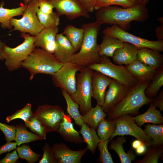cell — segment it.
<instances>
[{
    "instance_id": "db71d44e",
    "label": "cell",
    "mask_w": 163,
    "mask_h": 163,
    "mask_svg": "<svg viewBox=\"0 0 163 163\" xmlns=\"http://www.w3.org/2000/svg\"><path fill=\"white\" fill-rule=\"evenodd\" d=\"M5 43L2 41L0 39V53L5 44Z\"/></svg>"
},
{
    "instance_id": "9a60e30c",
    "label": "cell",
    "mask_w": 163,
    "mask_h": 163,
    "mask_svg": "<svg viewBox=\"0 0 163 163\" xmlns=\"http://www.w3.org/2000/svg\"><path fill=\"white\" fill-rule=\"evenodd\" d=\"M54 156L57 163H80L82 158L86 152V148L72 150L62 143L55 144L52 146Z\"/></svg>"
},
{
    "instance_id": "7bdbcfd3",
    "label": "cell",
    "mask_w": 163,
    "mask_h": 163,
    "mask_svg": "<svg viewBox=\"0 0 163 163\" xmlns=\"http://www.w3.org/2000/svg\"><path fill=\"white\" fill-rule=\"evenodd\" d=\"M0 130L4 134L6 142H11L14 140L16 126L9 125L0 122Z\"/></svg>"
},
{
    "instance_id": "7dc6e473",
    "label": "cell",
    "mask_w": 163,
    "mask_h": 163,
    "mask_svg": "<svg viewBox=\"0 0 163 163\" xmlns=\"http://www.w3.org/2000/svg\"><path fill=\"white\" fill-rule=\"evenodd\" d=\"M155 98L153 101L156 107L159 109L160 111H163V91L158 93Z\"/></svg>"
},
{
    "instance_id": "83f0119b",
    "label": "cell",
    "mask_w": 163,
    "mask_h": 163,
    "mask_svg": "<svg viewBox=\"0 0 163 163\" xmlns=\"http://www.w3.org/2000/svg\"><path fill=\"white\" fill-rule=\"evenodd\" d=\"M82 116L84 123L96 129L100 122L107 116V113L103 111L101 106L97 104Z\"/></svg>"
},
{
    "instance_id": "4316f807",
    "label": "cell",
    "mask_w": 163,
    "mask_h": 163,
    "mask_svg": "<svg viewBox=\"0 0 163 163\" xmlns=\"http://www.w3.org/2000/svg\"><path fill=\"white\" fill-rule=\"evenodd\" d=\"M24 5L20 7L11 9L4 8L3 4L0 6V25L4 29L11 30L12 27L10 24L11 19L14 17L22 15L27 6Z\"/></svg>"
},
{
    "instance_id": "9c48e42d",
    "label": "cell",
    "mask_w": 163,
    "mask_h": 163,
    "mask_svg": "<svg viewBox=\"0 0 163 163\" xmlns=\"http://www.w3.org/2000/svg\"><path fill=\"white\" fill-rule=\"evenodd\" d=\"M104 35L117 38L123 42L129 43L138 49L148 48L163 51V40L153 41L136 36L127 32L116 25L108 26L102 31Z\"/></svg>"
},
{
    "instance_id": "2e32d148",
    "label": "cell",
    "mask_w": 163,
    "mask_h": 163,
    "mask_svg": "<svg viewBox=\"0 0 163 163\" xmlns=\"http://www.w3.org/2000/svg\"><path fill=\"white\" fill-rule=\"evenodd\" d=\"M112 80L110 78L97 71L92 73L91 86L92 97L98 105L101 106L104 103L106 89Z\"/></svg>"
},
{
    "instance_id": "f1b7e54d",
    "label": "cell",
    "mask_w": 163,
    "mask_h": 163,
    "mask_svg": "<svg viewBox=\"0 0 163 163\" xmlns=\"http://www.w3.org/2000/svg\"><path fill=\"white\" fill-rule=\"evenodd\" d=\"M81 127L80 133L82 137L84 142L87 144L86 148L93 154L95 152L98 144L101 141L95 129L85 123Z\"/></svg>"
},
{
    "instance_id": "ab89813d",
    "label": "cell",
    "mask_w": 163,
    "mask_h": 163,
    "mask_svg": "<svg viewBox=\"0 0 163 163\" xmlns=\"http://www.w3.org/2000/svg\"><path fill=\"white\" fill-rule=\"evenodd\" d=\"M33 113L31 109V104L28 103L21 109L7 116L6 120L8 123L17 119H22L25 122L33 116Z\"/></svg>"
},
{
    "instance_id": "f35d334b",
    "label": "cell",
    "mask_w": 163,
    "mask_h": 163,
    "mask_svg": "<svg viewBox=\"0 0 163 163\" xmlns=\"http://www.w3.org/2000/svg\"><path fill=\"white\" fill-rule=\"evenodd\" d=\"M24 122L25 126L28 127L33 133L42 137L44 140L46 139L47 132L38 119L33 116Z\"/></svg>"
},
{
    "instance_id": "8d00e7d4",
    "label": "cell",
    "mask_w": 163,
    "mask_h": 163,
    "mask_svg": "<svg viewBox=\"0 0 163 163\" xmlns=\"http://www.w3.org/2000/svg\"><path fill=\"white\" fill-rule=\"evenodd\" d=\"M16 150L19 158L26 160L29 163H35L41 156V154L33 151L27 145L18 146Z\"/></svg>"
},
{
    "instance_id": "5bb4252c",
    "label": "cell",
    "mask_w": 163,
    "mask_h": 163,
    "mask_svg": "<svg viewBox=\"0 0 163 163\" xmlns=\"http://www.w3.org/2000/svg\"><path fill=\"white\" fill-rule=\"evenodd\" d=\"M130 88L112 79L106 91L104 101L101 106L103 111L107 113L125 97Z\"/></svg>"
},
{
    "instance_id": "7a4b0ae2",
    "label": "cell",
    "mask_w": 163,
    "mask_h": 163,
    "mask_svg": "<svg viewBox=\"0 0 163 163\" xmlns=\"http://www.w3.org/2000/svg\"><path fill=\"white\" fill-rule=\"evenodd\" d=\"M101 25L95 21L85 24L81 27L84 30L83 38L80 48L69 62L82 67H89L98 62L101 56L97 37Z\"/></svg>"
},
{
    "instance_id": "7402d4cb",
    "label": "cell",
    "mask_w": 163,
    "mask_h": 163,
    "mask_svg": "<svg viewBox=\"0 0 163 163\" xmlns=\"http://www.w3.org/2000/svg\"><path fill=\"white\" fill-rule=\"evenodd\" d=\"M136 59L156 69L163 66V55L161 52L153 49H139Z\"/></svg>"
},
{
    "instance_id": "52a82bcc",
    "label": "cell",
    "mask_w": 163,
    "mask_h": 163,
    "mask_svg": "<svg viewBox=\"0 0 163 163\" xmlns=\"http://www.w3.org/2000/svg\"><path fill=\"white\" fill-rule=\"evenodd\" d=\"M89 67L93 70L100 72L129 88L133 87L138 82L129 73L126 66L114 64L109 57L105 56H101L98 62Z\"/></svg>"
},
{
    "instance_id": "c3c4849f",
    "label": "cell",
    "mask_w": 163,
    "mask_h": 163,
    "mask_svg": "<svg viewBox=\"0 0 163 163\" xmlns=\"http://www.w3.org/2000/svg\"><path fill=\"white\" fill-rule=\"evenodd\" d=\"M88 13L92 12L94 11L93 4L94 0H79Z\"/></svg>"
},
{
    "instance_id": "11a10c76",
    "label": "cell",
    "mask_w": 163,
    "mask_h": 163,
    "mask_svg": "<svg viewBox=\"0 0 163 163\" xmlns=\"http://www.w3.org/2000/svg\"><path fill=\"white\" fill-rule=\"evenodd\" d=\"M134 5H138L137 0H129Z\"/></svg>"
},
{
    "instance_id": "816d5d0a",
    "label": "cell",
    "mask_w": 163,
    "mask_h": 163,
    "mask_svg": "<svg viewBox=\"0 0 163 163\" xmlns=\"http://www.w3.org/2000/svg\"><path fill=\"white\" fill-rule=\"evenodd\" d=\"M143 143L141 141L136 139L132 142V147L133 149H135Z\"/></svg>"
},
{
    "instance_id": "ffe728a7",
    "label": "cell",
    "mask_w": 163,
    "mask_h": 163,
    "mask_svg": "<svg viewBox=\"0 0 163 163\" xmlns=\"http://www.w3.org/2000/svg\"><path fill=\"white\" fill-rule=\"evenodd\" d=\"M57 132L67 142L77 144L84 142L79 133L74 128L71 117L69 114H65L63 121Z\"/></svg>"
},
{
    "instance_id": "ee69618b",
    "label": "cell",
    "mask_w": 163,
    "mask_h": 163,
    "mask_svg": "<svg viewBox=\"0 0 163 163\" xmlns=\"http://www.w3.org/2000/svg\"><path fill=\"white\" fill-rule=\"evenodd\" d=\"M38 8L43 13L49 14L53 12L54 7L52 4L45 0H39Z\"/></svg>"
},
{
    "instance_id": "3957f363",
    "label": "cell",
    "mask_w": 163,
    "mask_h": 163,
    "mask_svg": "<svg viewBox=\"0 0 163 163\" xmlns=\"http://www.w3.org/2000/svg\"><path fill=\"white\" fill-rule=\"evenodd\" d=\"M150 82L138 81L130 88L123 98L107 113V119L113 120L122 115L135 114L142 107L152 102L153 99L147 97L144 92Z\"/></svg>"
},
{
    "instance_id": "484cf974",
    "label": "cell",
    "mask_w": 163,
    "mask_h": 163,
    "mask_svg": "<svg viewBox=\"0 0 163 163\" xmlns=\"http://www.w3.org/2000/svg\"><path fill=\"white\" fill-rule=\"evenodd\" d=\"M123 46V42L118 38L104 34L102 42L99 45L100 55L112 57L115 51Z\"/></svg>"
},
{
    "instance_id": "277c9868",
    "label": "cell",
    "mask_w": 163,
    "mask_h": 163,
    "mask_svg": "<svg viewBox=\"0 0 163 163\" xmlns=\"http://www.w3.org/2000/svg\"><path fill=\"white\" fill-rule=\"evenodd\" d=\"M63 64L53 53L35 47L22 62L21 67L29 72V80H32L37 74L51 75L57 71Z\"/></svg>"
},
{
    "instance_id": "60d3db41",
    "label": "cell",
    "mask_w": 163,
    "mask_h": 163,
    "mask_svg": "<svg viewBox=\"0 0 163 163\" xmlns=\"http://www.w3.org/2000/svg\"><path fill=\"white\" fill-rule=\"evenodd\" d=\"M109 141H101L98 144L97 147L100 152L99 161L103 163H113L111 155L108 149Z\"/></svg>"
},
{
    "instance_id": "ac0fdd59",
    "label": "cell",
    "mask_w": 163,
    "mask_h": 163,
    "mask_svg": "<svg viewBox=\"0 0 163 163\" xmlns=\"http://www.w3.org/2000/svg\"><path fill=\"white\" fill-rule=\"evenodd\" d=\"M74 47L62 33L57 34L56 39V48L54 54L61 62H69L76 53Z\"/></svg>"
},
{
    "instance_id": "681fc988",
    "label": "cell",
    "mask_w": 163,
    "mask_h": 163,
    "mask_svg": "<svg viewBox=\"0 0 163 163\" xmlns=\"http://www.w3.org/2000/svg\"><path fill=\"white\" fill-rule=\"evenodd\" d=\"M158 20L161 22V25L155 29L156 35L158 40H163V18H161Z\"/></svg>"
},
{
    "instance_id": "d6986e66",
    "label": "cell",
    "mask_w": 163,
    "mask_h": 163,
    "mask_svg": "<svg viewBox=\"0 0 163 163\" xmlns=\"http://www.w3.org/2000/svg\"><path fill=\"white\" fill-rule=\"evenodd\" d=\"M126 67L129 73L140 82H150L156 70L137 59Z\"/></svg>"
},
{
    "instance_id": "d590c367",
    "label": "cell",
    "mask_w": 163,
    "mask_h": 163,
    "mask_svg": "<svg viewBox=\"0 0 163 163\" xmlns=\"http://www.w3.org/2000/svg\"><path fill=\"white\" fill-rule=\"evenodd\" d=\"M163 152V146H149L145 153L143 158L137 160V163H158L159 158Z\"/></svg>"
},
{
    "instance_id": "f6af8a7d",
    "label": "cell",
    "mask_w": 163,
    "mask_h": 163,
    "mask_svg": "<svg viewBox=\"0 0 163 163\" xmlns=\"http://www.w3.org/2000/svg\"><path fill=\"white\" fill-rule=\"evenodd\" d=\"M20 158L16 149L12 152L8 153L0 160V163H16Z\"/></svg>"
},
{
    "instance_id": "4fadbf2b",
    "label": "cell",
    "mask_w": 163,
    "mask_h": 163,
    "mask_svg": "<svg viewBox=\"0 0 163 163\" xmlns=\"http://www.w3.org/2000/svg\"><path fill=\"white\" fill-rule=\"evenodd\" d=\"M52 4L60 16L65 15L71 21L90 15L79 0H45Z\"/></svg>"
},
{
    "instance_id": "f5cc1de1",
    "label": "cell",
    "mask_w": 163,
    "mask_h": 163,
    "mask_svg": "<svg viewBox=\"0 0 163 163\" xmlns=\"http://www.w3.org/2000/svg\"><path fill=\"white\" fill-rule=\"evenodd\" d=\"M149 0H137L138 5H145Z\"/></svg>"
},
{
    "instance_id": "e575fe53",
    "label": "cell",
    "mask_w": 163,
    "mask_h": 163,
    "mask_svg": "<svg viewBox=\"0 0 163 163\" xmlns=\"http://www.w3.org/2000/svg\"><path fill=\"white\" fill-rule=\"evenodd\" d=\"M36 14L40 24L44 28L58 26L59 23V15L53 12L50 14H46L42 12L38 7L36 10Z\"/></svg>"
},
{
    "instance_id": "5b68a950",
    "label": "cell",
    "mask_w": 163,
    "mask_h": 163,
    "mask_svg": "<svg viewBox=\"0 0 163 163\" xmlns=\"http://www.w3.org/2000/svg\"><path fill=\"white\" fill-rule=\"evenodd\" d=\"M24 41L14 48H11L5 43L0 53V60L9 71L17 70L21 67L22 62L25 60L36 47L34 43L35 36L24 33H21Z\"/></svg>"
},
{
    "instance_id": "cb8c5ba5",
    "label": "cell",
    "mask_w": 163,
    "mask_h": 163,
    "mask_svg": "<svg viewBox=\"0 0 163 163\" xmlns=\"http://www.w3.org/2000/svg\"><path fill=\"white\" fill-rule=\"evenodd\" d=\"M144 131L146 135L145 144L149 146H161L163 145V125L147 124Z\"/></svg>"
},
{
    "instance_id": "6da1fadb",
    "label": "cell",
    "mask_w": 163,
    "mask_h": 163,
    "mask_svg": "<svg viewBox=\"0 0 163 163\" xmlns=\"http://www.w3.org/2000/svg\"><path fill=\"white\" fill-rule=\"evenodd\" d=\"M97 10L96 21L101 25H116L125 30L130 28L132 21L143 22L149 16L145 5H140L126 8L110 6Z\"/></svg>"
},
{
    "instance_id": "f907efd6",
    "label": "cell",
    "mask_w": 163,
    "mask_h": 163,
    "mask_svg": "<svg viewBox=\"0 0 163 163\" xmlns=\"http://www.w3.org/2000/svg\"><path fill=\"white\" fill-rule=\"evenodd\" d=\"M147 149V146L145 143H143L135 149L136 153L138 155H142L145 153Z\"/></svg>"
},
{
    "instance_id": "e0dca14e",
    "label": "cell",
    "mask_w": 163,
    "mask_h": 163,
    "mask_svg": "<svg viewBox=\"0 0 163 163\" xmlns=\"http://www.w3.org/2000/svg\"><path fill=\"white\" fill-rule=\"evenodd\" d=\"M58 32V26L44 28L35 36V46L54 53L56 48V37Z\"/></svg>"
},
{
    "instance_id": "bcb514c9",
    "label": "cell",
    "mask_w": 163,
    "mask_h": 163,
    "mask_svg": "<svg viewBox=\"0 0 163 163\" xmlns=\"http://www.w3.org/2000/svg\"><path fill=\"white\" fill-rule=\"evenodd\" d=\"M17 145L15 142H7L6 143L0 147V155L7 152H9L11 151L16 149Z\"/></svg>"
},
{
    "instance_id": "4dcf8cb0",
    "label": "cell",
    "mask_w": 163,
    "mask_h": 163,
    "mask_svg": "<svg viewBox=\"0 0 163 163\" xmlns=\"http://www.w3.org/2000/svg\"><path fill=\"white\" fill-rule=\"evenodd\" d=\"M44 140L42 137L28 131L25 125L19 124L16 126V132L14 140L17 145L28 143L34 141Z\"/></svg>"
},
{
    "instance_id": "30bf717a",
    "label": "cell",
    "mask_w": 163,
    "mask_h": 163,
    "mask_svg": "<svg viewBox=\"0 0 163 163\" xmlns=\"http://www.w3.org/2000/svg\"><path fill=\"white\" fill-rule=\"evenodd\" d=\"M82 68L70 62L63 63L57 71L50 75L53 84L70 95L73 94L76 89L77 72Z\"/></svg>"
},
{
    "instance_id": "7c38bea8",
    "label": "cell",
    "mask_w": 163,
    "mask_h": 163,
    "mask_svg": "<svg viewBox=\"0 0 163 163\" xmlns=\"http://www.w3.org/2000/svg\"><path fill=\"white\" fill-rule=\"evenodd\" d=\"M115 125L114 131L109 140L117 136H132L145 144L146 135L143 130L134 121L133 117L128 114L120 116L113 120Z\"/></svg>"
},
{
    "instance_id": "1f68e13d",
    "label": "cell",
    "mask_w": 163,
    "mask_h": 163,
    "mask_svg": "<svg viewBox=\"0 0 163 163\" xmlns=\"http://www.w3.org/2000/svg\"><path fill=\"white\" fill-rule=\"evenodd\" d=\"M61 92L66 103L67 110L69 115L77 125L82 126L84 123L82 116L79 111V105L65 90L61 89Z\"/></svg>"
},
{
    "instance_id": "9f6ffc18",
    "label": "cell",
    "mask_w": 163,
    "mask_h": 163,
    "mask_svg": "<svg viewBox=\"0 0 163 163\" xmlns=\"http://www.w3.org/2000/svg\"><path fill=\"white\" fill-rule=\"evenodd\" d=\"M24 3V5L27 4L31 0H22Z\"/></svg>"
},
{
    "instance_id": "74e56055",
    "label": "cell",
    "mask_w": 163,
    "mask_h": 163,
    "mask_svg": "<svg viewBox=\"0 0 163 163\" xmlns=\"http://www.w3.org/2000/svg\"><path fill=\"white\" fill-rule=\"evenodd\" d=\"M113 5L120 6L125 8L135 5L129 0H94L93 7L94 10H97Z\"/></svg>"
},
{
    "instance_id": "f546056e",
    "label": "cell",
    "mask_w": 163,
    "mask_h": 163,
    "mask_svg": "<svg viewBox=\"0 0 163 163\" xmlns=\"http://www.w3.org/2000/svg\"><path fill=\"white\" fill-rule=\"evenodd\" d=\"M62 33L70 42L76 52L78 51L80 48L83 40V28L69 25L65 27Z\"/></svg>"
},
{
    "instance_id": "8fae6325",
    "label": "cell",
    "mask_w": 163,
    "mask_h": 163,
    "mask_svg": "<svg viewBox=\"0 0 163 163\" xmlns=\"http://www.w3.org/2000/svg\"><path fill=\"white\" fill-rule=\"evenodd\" d=\"M65 114L59 106L46 104L39 106L33 116L41 122L48 133L57 132Z\"/></svg>"
},
{
    "instance_id": "d6a6232c",
    "label": "cell",
    "mask_w": 163,
    "mask_h": 163,
    "mask_svg": "<svg viewBox=\"0 0 163 163\" xmlns=\"http://www.w3.org/2000/svg\"><path fill=\"white\" fill-rule=\"evenodd\" d=\"M150 83L145 90V94L148 98L155 97L163 85V66L156 69Z\"/></svg>"
},
{
    "instance_id": "b9f144b4",
    "label": "cell",
    "mask_w": 163,
    "mask_h": 163,
    "mask_svg": "<svg viewBox=\"0 0 163 163\" xmlns=\"http://www.w3.org/2000/svg\"><path fill=\"white\" fill-rule=\"evenodd\" d=\"M43 155L38 163H57L53 152L52 148L46 143L42 148Z\"/></svg>"
},
{
    "instance_id": "44dd1931",
    "label": "cell",
    "mask_w": 163,
    "mask_h": 163,
    "mask_svg": "<svg viewBox=\"0 0 163 163\" xmlns=\"http://www.w3.org/2000/svg\"><path fill=\"white\" fill-rule=\"evenodd\" d=\"M139 49L133 45L123 42V46L114 52L113 62L118 65H128L137 59Z\"/></svg>"
},
{
    "instance_id": "836d02e7",
    "label": "cell",
    "mask_w": 163,
    "mask_h": 163,
    "mask_svg": "<svg viewBox=\"0 0 163 163\" xmlns=\"http://www.w3.org/2000/svg\"><path fill=\"white\" fill-rule=\"evenodd\" d=\"M115 128L113 120L105 118L99 123L97 128V135L101 141L109 140L113 134Z\"/></svg>"
},
{
    "instance_id": "603a6c76",
    "label": "cell",
    "mask_w": 163,
    "mask_h": 163,
    "mask_svg": "<svg viewBox=\"0 0 163 163\" xmlns=\"http://www.w3.org/2000/svg\"><path fill=\"white\" fill-rule=\"evenodd\" d=\"M133 118L136 123L140 127L145 123L158 125L163 123V117L161 111L156 109L155 105L153 102L150 104L148 109L145 112L133 117Z\"/></svg>"
},
{
    "instance_id": "ba28073f",
    "label": "cell",
    "mask_w": 163,
    "mask_h": 163,
    "mask_svg": "<svg viewBox=\"0 0 163 163\" xmlns=\"http://www.w3.org/2000/svg\"><path fill=\"white\" fill-rule=\"evenodd\" d=\"M39 0H31L27 5L22 18L17 19L12 18L10 24L14 29L12 30H18L21 33H28L36 36L44 28L40 24L36 14L39 7Z\"/></svg>"
},
{
    "instance_id": "8992f818",
    "label": "cell",
    "mask_w": 163,
    "mask_h": 163,
    "mask_svg": "<svg viewBox=\"0 0 163 163\" xmlns=\"http://www.w3.org/2000/svg\"><path fill=\"white\" fill-rule=\"evenodd\" d=\"M93 72L89 67H83L79 73L76 74L75 91L70 95L79 105V111L82 115L92 107L91 78Z\"/></svg>"
},
{
    "instance_id": "d4e9b609",
    "label": "cell",
    "mask_w": 163,
    "mask_h": 163,
    "mask_svg": "<svg viewBox=\"0 0 163 163\" xmlns=\"http://www.w3.org/2000/svg\"><path fill=\"white\" fill-rule=\"evenodd\" d=\"M126 142V138L121 136L111 141L109 149L114 151L117 154L121 163H131L136 159V155L132 149L129 150L127 153L125 152L123 145Z\"/></svg>"
}]
</instances>
